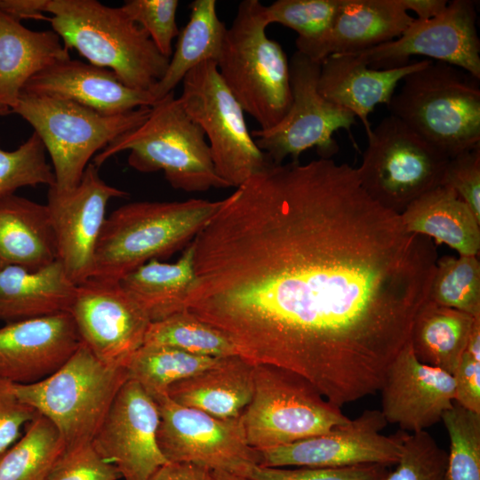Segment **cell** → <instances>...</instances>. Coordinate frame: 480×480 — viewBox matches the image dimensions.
<instances>
[{
    "label": "cell",
    "instance_id": "cell-1",
    "mask_svg": "<svg viewBox=\"0 0 480 480\" xmlns=\"http://www.w3.org/2000/svg\"><path fill=\"white\" fill-rule=\"evenodd\" d=\"M192 242L187 309L242 358L301 375L338 407L380 391L437 260L430 238L332 158L268 164Z\"/></svg>",
    "mask_w": 480,
    "mask_h": 480
},
{
    "label": "cell",
    "instance_id": "cell-2",
    "mask_svg": "<svg viewBox=\"0 0 480 480\" xmlns=\"http://www.w3.org/2000/svg\"><path fill=\"white\" fill-rule=\"evenodd\" d=\"M222 204L191 198L120 206L106 219L90 278L119 282L148 261L169 257L190 244Z\"/></svg>",
    "mask_w": 480,
    "mask_h": 480
},
{
    "label": "cell",
    "instance_id": "cell-3",
    "mask_svg": "<svg viewBox=\"0 0 480 480\" xmlns=\"http://www.w3.org/2000/svg\"><path fill=\"white\" fill-rule=\"evenodd\" d=\"M46 12L68 50L113 71L126 86L150 92L164 76L170 59L121 6L97 0H48Z\"/></svg>",
    "mask_w": 480,
    "mask_h": 480
},
{
    "label": "cell",
    "instance_id": "cell-4",
    "mask_svg": "<svg viewBox=\"0 0 480 480\" xmlns=\"http://www.w3.org/2000/svg\"><path fill=\"white\" fill-rule=\"evenodd\" d=\"M129 151L127 162L140 172L163 171L169 184L186 192L228 188L217 174L200 126L172 92L150 107L148 118L121 135L93 157L96 167Z\"/></svg>",
    "mask_w": 480,
    "mask_h": 480
},
{
    "label": "cell",
    "instance_id": "cell-5",
    "mask_svg": "<svg viewBox=\"0 0 480 480\" xmlns=\"http://www.w3.org/2000/svg\"><path fill=\"white\" fill-rule=\"evenodd\" d=\"M479 81L458 67L430 60L403 78L387 107L452 158L480 145Z\"/></svg>",
    "mask_w": 480,
    "mask_h": 480
},
{
    "label": "cell",
    "instance_id": "cell-6",
    "mask_svg": "<svg viewBox=\"0 0 480 480\" xmlns=\"http://www.w3.org/2000/svg\"><path fill=\"white\" fill-rule=\"evenodd\" d=\"M263 9L259 0L238 4L217 67L244 112L267 130L286 115L292 93L289 60L281 44L267 36Z\"/></svg>",
    "mask_w": 480,
    "mask_h": 480
},
{
    "label": "cell",
    "instance_id": "cell-7",
    "mask_svg": "<svg viewBox=\"0 0 480 480\" xmlns=\"http://www.w3.org/2000/svg\"><path fill=\"white\" fill-rule=\"evenodd\" d=\"M126 368L100 361L80 343L53 373L30 384H15V394L57 428L65 451L92 444L117 392Z\"/></svg>",
    "mask_w": 480,
    "mask_h": 480
},
{
    "label": "cell",
    "instance_id": "cell-8",
    "mask_svg": "<svg viewBox=\"0 0 480 480\" xmlns=\"http://www.w3.org/2000/svg\"><path fill=\"white\" fill-rule=\"evenodd\" d=\"M26 120L49 154L59 190L81 180L89 160L121 135L140 125L150 107L105 114L71 100L20 93L11 110Z\"/></svg>",
    "mask_w": 480,
    "mask_h": 480
},
{
    "label": "cell",
    "instance_id": "cell-9",
    "mask_svg": "<svg viewBox=\"0 0 480 480\" xmlns=\"http://www.w3.org/2000/svg\"><path fill=\"white\" fill-rule=\"evenodd\" d=\"M253 379L252 398L242 415L248 444L257 451L318 436L350 420L294 372L255 364Z\"/></svg>",
    "mask_w": 480,
    "mask_h": 480
},
{
    "label": "cell",
    "instance_id": "cell-10",
    "mask_svg": "<svg viewBox=\"0 0 480 480\" xmlns=\"http://www.w3.org/2000/svg\"><path fill=\"white\" fill-rule=\"evenodd\" d=\"M450 157L389 115L367 135L356 172L361 186L382 207L400 214L442 186Z\"/></svg>",
    "mask_w": 480,
    "mask_h": 480
},
{
    "label": "cell",
    "instance_id": "cell-11",
    "mask_svg": "<svg viewBox=\"0 0 480 480\" xmlns=\"http://www.w3.org/2000/svg\"><path fill=\"white\" fill-rule=\"evenodd\" d=\"M179 100L203 130L218 176L238 188L272 164L257 147L244 110L222 80L215 61H205L182 80Z\"/></svg>",
    "mask_w": 480,
    "mask_h": 480
},
{
    "label": "cell",
    "instance_id": "cell-12",
    "mask_svg": "<svg viewBox=\"0 0 480 480\" xmlns=\"http://www.w3.org/2000/svg\"><path fill=\"white\" fill-rule=\"evenodd\" d=\"M320 69V63L296 51L289 60L292 103L288 112L275 126L251 132L257 147L274 164H284L288 156L299 161L301 153L312 148L320 158L329 159L339 150L333 133L343 129L351 136L356 117L319 93Z\"/></svg>",
    "mask_w": 480,
    "mask_h": 480
},
{
    "label": "cell",
    "instance_id": "cell-13",
    "mask_svg": "<svg viewBox=\"0 0 480 480\" xmlns=\"http://www.w3.org/2000/svg\"><path fill=\"white\" fill-rule=\"evenodd\" d=\"M158 447L168 462H188L244 476L259 465V451L247 442L243 415L219 419L171 400L156 399Z\"/></svg>",
    "mask_w": 480,
    "mask_h": 480
},
{
    "label": "cell",
    "instance_id": "cell-14",
    "mask_svg": "<svg viewBox=\"0 0 480 480\" xmlns=\"http://www.w3.org/2000/svg\"><path fill=\"white\" fill-rule=\"evenodd\" d=\"M475 1L452 0L438 16L414 19L397 38L351 53L374 69L408 65L414 55L458 67L480 80V40Z\"/></svg>",
    "mask_w": 480,
    "mask_h": 480
},
{
    "label": "cell",
    "instance_id": "cell-15",
    "mask_svg": "<svg viewBox=\"0 0 480 480\" xmlns=\"http://www.w3.org/2000/svg\"><path fill=\"white\" fill-rule=\"evenodd\" d=\"M387 423L380 410H366L324 434L259 451V465L270 468L395 465L402 452L403 433L384 436L380 432Z\"/></svg>",
    "mask_w": 480,
    "mask_h": 480
},
{
    "label": "cell",
    "instance_id": "cell-16",
    "mask_svg": "<svg viewBox=\"0 0 480 480\" xmlns=\"http://www.w3.org/2000/svg\"><path fill=\"white\" fill-rule=\"evenodd\" d=\"M127 196V192L107 184L92 163L72 189L48 188L45 204L55 236L57 261L76 284L86 281L92 274L108 202Z\"/></svg>",
    "mask_w": 480,
    "mask_h": 480
},
{
    "label": "cell",
    "instance_id": "cell-17",
    "mask_svg": "<svg viewBox=\"0 0 480 480\" xmlns=\"http://www.w3.org/2000/svg\"><path fill=\"white\" fill-rule=\"evenodd\" d=\"M69 313L81 343L112 367L125 368L151 323L119 282L96 278L76 285Z\"/></svg>",
    "mask_w": 480,
    "mask_h": 480
},
{
    "label": "cell",
    "instance_id": "cell-18",
    "mask_svg": "<svg viewBox=\"0 0 480 480\" xmlns=\"http://www.w3.org/2000/svg\"><path fill=\"white\" fill-rule=\"evenodd\" d=\"M159 411L155 400L128 379L117 392L92 444L124 480H149L168 461L156 441Z\"/></svg>",
    "mask_w": 480,
    "mask_h": 480
},
{
    "label": "cell",
    "instance_id": "cell-19",
    "mask_svg": "<svg viewBox=\"0 0 480 480\" xmlns=\"http://www.w3.org/2000/svg\"><path fill=\"white\" fill-rule=\"evenodd\" d=\"M380 391L387 422L412 433L440 421L455 396L452 375L420 362L410 340L389 364Z\"/></svg>",
    "mask_w": 480,
    "mask_h": 480
},
{
    "label": "cell",
    "instance_id": "cell-20",
    "mask_svg": "<svg viewBox=\"0 0 480 480\" xmlns=\"http://www.w3.org/2000/svg\"><path fill=\"white\" fill-rule=\"evenodd\" d=\"M81 341L69 312L0 327V378L30 384L57 371Z\"/></svg>",
    "mask_w": 480,
    "mask_h": 480
},
{
    "label": "cell",
    "instance_id": "cell-21",
    "mask_svg": "<svg viewBox=\"0 0 480 480\" xmlns=\"http://www.w3.org/2000/svg\"><path fill=\"white\" fill-rule=\"evenodd\" d=\"M399 0H340L331 27L314 40L295 41L297 51L322 63L337 54L362 52L399 37L413 22Z\"/></svg>",
    "mask_w": 480,
    "mask_h": 480
},
{
    "label": "cell",
    "instance_id": "cell-22",
    "mask_svg": "<svg viewBox=\"0 0 480 480\" xmlns=\"http://www.w3.org/2000/svg\"><path fill=\"white\" fill-rule=\"evenodd\" d=\"M21 93L68 100L111 115L152 107L156 102L150 92L126 86L113 71L71 59L35 75Z\"/></svg>",
    "mask_w": 480,
    "mask_h": 480
},
{
    "label": "cell",
    "instance_id": "cell-23",
    "mask_svg": "<svg viewBox=\"0 0 480 480\" xmlns=\"http://www.w3.org/2000/svg\"><path fill=\"white\" fill-rule=\"evenodd\" d=\"M429 62L427 59L402 68L374 69L353 54L332 55L321 63L317 89L324 99L358 117L368 135V116L375 106L388 105L398 83Z\"/></svg>",
    "mask_w": 480,
    "mask_h": 480
},
{
    "label": "cell",
    "instance_id": "cell-24",
    "mask_svg": "<svg viewBox=\"0 0 480 480\" xmlns=\"http://www.w3.org/2000/svg\"><path fill=\"white\" fill-rule=\"evenodd\" d=\"M68 59V50L52 29L31 30L0 11V107L12 110L31 77Z\"/></svg>",
    "mask_w": 480,
    "mask_h": 480
},
{
    "label": "cell",
    "instance_id": "cell-25",
    "mask_svg": "<svg viewBox=\"0 0 480 480\" xmlns=\"http://www.w3.org/2000/svg\"><path fill=\"white\" fill-rule=\"evenodd\" d=\"M253 367L239 356L220 357L207 369L172 384L167 396L219 419L236 418L252 401Z\"/></svg>",
    "mask_w": 480,
    "mask_h": 480
},
{
    "label": "cell",
    "instance_id": "cell-26",
    "mask_svg": "<svg viewBox=\"0 0 480 480\" xmlns=\"http://www.w3.org/2000/svg\"><path fill=\"white\" fill-rule=\"evenodd\" d=\"M57 261L46 204L15 194L0 196V268L36 270Z\"/></svg>",
    "mask_w": 480,
    "mask_h": 480
},
{
    "label": "cell",
    "instance_id": "cell-27",
    "mask_svg": "<svg viewBox=\"0 0 480 480\" xmlns=\"http://www.w3.org/2000/svg\"><path fill=\"white\" fill-rule=\"evenodd\" d=\"M76 285L60 262L36 270L0 268V321H17L69 312Z\"/></svg>",
    "mask_w": 480,
    "mask_h": 480
},
{
    "label": "cell",
    "instance_id": "cell-28",
    "mask_svg": "<svg viewBox=\"0 0 480 480\" xmlns=\"http://www.w3.org/2000/svg\"><path fill=\"white\" fill-rule=\"evenodd\" d=\"M408 232L445 244L459 255L477 256L480 220L452 188L439 186L411 203L400 214Z\"/></svg>",
    "mask_w": 480,
    "mask_h": 480
},
{
    "label": "cell",
    "instance_id": "cell-29",
    "mask_svg": "<svg viewBox=\"0 0 480 480\" xmlns=\"http://www.w3.org/2000/svg\"><path fill=\"white\" fill-rule=\"evenodd\" d=\"M194 254L191 242L176 262L152 260L119 281L150 322L187 309L186 301L196 283Z\"/></svg>",
    "mask_w": 480,
    "mask_h": 480
},
{
    "label": "cell",
    "instance_id": "cell-30",
    "mask_svg": "<svg viewBox=\"0 0 480 480\" xmlns=\"http://www.w3.org/2000/svg\"><path fill=\"white\" fill-rule=\"evenodd\" d=\"M189 19L180 31L175 51L161 80L150 91L156 100L174 92L185 76L199 64L220 59L227 27L217 14L215 0H194Z\"/></svg>",
    "mask_w": 480,
    "mask_h": 480
},
{
    "label": "cell",
    "instance_id": "cell-31",
    "mask_svg": "<svg viewBox=\"0 0 480 480\" xmlns=\"http://www.w3.org/2000/svg\"><path fill=\"white\" fill-rule=\"evenodd\" d=\"M476 318L428 300L418 312L410 334L414 355L420 362L452 375Z\"/></svg>",
    "mask_w": 480,
    "mask_h": 480
},
{
    "label": "cell",
    "instance_id": "cell-32",
    "mask_svg": "<svg viewBox=\"0 0 480 480\" xmlns=\"http://www.w3.org/2000/svg\"><path fill=\"white\" fill-rule=\"evenodd\" d=\"M64 451L57 428L38 413L24 436L0 455V480H45Z\"/></svg>",
    "mask_w": 480,
    "mask_h": 480
},
{
    "label": "cell",
    "instance_id": "cell-33",
    "mask_svg": "<svg viewBox=\"0 0 480 480\" xmlns=\"http://www.w3.org/2000/svg\"><path fill=\"white\" fill-rule=\"evenodd\" d=\"M220 357L197 356L160 345H142L125 368L128 379L137 381L154 399L167 395L168 388L214 364Z\"/></svg>",
    "mask_w": 480,
    "mask_h": 480
},
{
    "label": "cell",
    "instance_id": "cell-34",
    "mask_svg": "<svg viewBox=\"0 0 480 480\" xmlns=\"http://www.w3.org/2000/svg\"><path fill=\"white\" fill-rule=\"evenodd\" d=\"M143 345L168 346L210 357L238 356L234 343L224 332L202 321L188 309L151 322Z\"/></svg>",
    "mask_w": 480,
    "mask_h": 480
},
{
    "label": "cell",
    "instance_id": "cell-35",
    "mask_svg": "<svg viewBox=\"0 0 480 480\" xmlns=\"http://www.w3.org/2000/svg\"><path fill=\"white\" fill-rule=\"evenodd\" d=\"M428 300L480 317V262L477 256H444L437 260Z\"/></svg>",
    "mask_w": 480,
    "mask_h": 480
},
{
    "label": "cell",
    "instance_id": "cell-36",
    "mask_svg": "<svg viewBox=\"0 0 480 480\" xmlns=\"http://www.w3.org/2000/svg\"><path fill=\"white\" fill-rule=\"evenodd\" d=\"M441 420L450 439L445 480H480V413L453 403Z\"/></svg>",
    "mask_w": 480,
    "mask_h": 480
},
{
    "label": "cell",
    "instance_id": "cell-37",
    "mask_svg": "<svg viewBox=\"0 0 480 480\" xmlns=\"http://www.w3.org/2000/svg\"><path fill=\"white\" fill-rule=\"evenodd\" d=\"M55 184L52 167L46 160V150L36 133L14 150L0 148V196L14 194L22 187Z\"/></svg>",
    "mask_w": 480,
    "mask_h": 480
},
{
    "label": "cell",
    "instance_id": "cell-38",
    "mask_svg": "<svg viewBox=\"0 0 480 480\" xmlns=\"http://www.w3.org/2000/svg\"><path fill=\"white\" fill-rule=\"evenodd\" d=\"M340 0H276L264 5L267 24L278 23L294 30L297 39L314 40L332 25Z\"/></svg>",
    "mask_w": 480,
    "mask_h": 480
},
{
    "label": "cell",
    "instance_id": "cell-39",
    "mask_svg": "<svg viewBox=\"0 0 480 480\" xmlns=\"http://www.w3.org/2000/svg\"><path fill=\"white\" fill-rule=\"evenodd\" d=\"M402 452L384 480H445L447 452L426 431L403 433Z\"/></svg>",
    "mask_w": 480,
    "mask_h": 480
},
{
    "label": "cell",
    "instance_id": "cell-40",
    "mask_svg": "<svg viewBox=\"0 0 480 480\" xmlns=\"http://www.w3.org/2000/svg\"><path fill=\"white\" fill-rule=\"evenodd\" d=\"M178 6V0H127L121 8L148 33L158 51L170 59L172 41L180 33L176 22Z\"/></svg>",
    "mask_w": 480,
    "mask_h": 480
},
{
    "label": "cell",
    "instance_id": "cell-41",
    "mask_svg": "<svg viewBox=\"0 0 480 480\" xmlns=\"http://www.w3.org/2000/svg\"><path fill=\"white\" fill-rule=\"evenodd\" d=\"M388 469L380 464L340 468H270L252 466L244 476L251 480H384Z\"/></svg>",
    "mask_w": 480,
    "mask_h": 480
},
{
    "label": "cell",
    "instance_id": "cell-42",
    "mask_svg": "<svg viewBox=\"0 0 480 480\" xmlns=\"http://www.w3.org/2000/svg\"><path fill=\"white\" fill-rule=\"evenodd\" d=\"M118 470L92 444L64 451L45 480H117Z\"/></svg>",
    "mask_w": 480,
    "mask_h": 480
},
{
    "label": "cell",
    "instance_id": "cell-43",
    "mask_svg": "<svg viewBox=\"0 0 480 480\" xmlns=\"http://www.w3.org/2000/svg\"><path fill=\"white\" fill-rule=\"evenodd\" d=\"M442 186L454 190L480 220V145L450 158Z\"/></svg>",
    "mask_w": 480,
    "mask_h": 480
},
{
    "label": "cell",
    "instance_id": "cell-44",
    "mask_svg": "<svg viewBox=\"0 0 480 480\" xmlns=\"http://www.w3.org/2000/svg\"><path fill=\"white\" fill-rule=\"evenodd\" d=\"M37 414L15 394L12 382L0 378V455L17 441L21 428Z\"/></svg>",
    "mask_w": 480,
    "mask_h": 480
},
{
    "label": "cell",
    "instance_id": "cell-45",
    "mask_svg": "<svg viewBox=\"0 0 480 480\" xmlns=\"http://www.w3.org/2000/svg\"><path fill=\"white\" fill-rule=\"evenodd\" d=\"M454 403L480 413V357L464 350L452 373Z\"/></svg>",
    "mask_w": 480,
    "mask_h": 480
},
{
    "label": "cell",
    "instance_id": "cell-46",
    "mask_svg": "<svg viewBox=\"0 0 480 480\" xmlns=\"http://www.w3.org/2000/svg\"><path fill=\"white\" fill-rule=\"evenodd\" d=\"M149 480H213L212 469L188 462H167Z\"/></svg>",
    "mask_w": 480,
    "mask_h": 480
},
{
    "label": "cell",
    "instance_id": "cell-47",
    "mask_svg": "<svg viewBox=\"0 0 480 480\" xmlns=\"http://www.w3.org/2000/svg\"><path fill=\"white\" fill-rule=\"evenodd\" d=\"M48 0H0V11L20 20L22 19L50 20L46 12Z\"/></svg>",
    "mask_w": 480,
    "mask_h": 480
},
{
    "label": "cell",
    "instance_id": "cell-48",
    "mask_svg": "<svg viewBox=\"0 0 480 480\" xmlns=\"http://www.w3.org/2000/svg\"><path fill=\"white\" fill-rule=\"evenodd\" d=\"M405 11L414 12L420 20H428L440 15L447 7L446 0H399Z\"/></svg>",
    "mask_w": 480,
    "mask_h": 480
},
{
    "label": "cell",
    "instance_id": "cell-49",
    "mask_svg": "<svg viewBox=\"0 0 480 480\" xmlns=\"http://www.w3.org/2000/svg\"><path fill=\"white\" fill-rule=\"evenodd\" d=\"M212 473L213 480H251L245 476L222 470L212 469Z\"/></svg>",
    "mask_w": 480,
    "mask_h": 480
},
{
    "label": "cell",
    "instance_id": "cell-50",
    "mask_svg": "<svg viewBox=\"0 0 480 480\" xmlns=\"http://www.w3.org/2000/svg\"><path fill=\"white\" fill-rule=\"evenodd\" d=\"M11 113V110L3 107H0V116H5Z\"/></svg>",
    "mask_w": 480,
    "mask_h": 480
}]
</instances>
